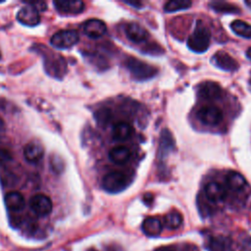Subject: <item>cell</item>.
I'll list each match as a JSON object with an SVG mask.
<instances>
[{
    "label": "cell",
    "mask_w": 251,
    "mask_h": 251,
    "mask_svg": "<svg viewBox=\"0 0 251 251\" xmlns=\"http://www.w3.org/2000/svg\"><path fill=\"white\" fill-rule=\"evenodd\" d=\"M226 183L231 190L236 192L242 191L247 184L244 176L236 172H230L226 176Z\"/></svg>",
    "instance_id": "20"
},
{
    "label": "cell",
    "mask_w": 251,
    "mask_h": 251,
    "mask_svg": "<svg viewBox=\"0 0 251 251\" xmlns=\"http://www.w3.org/2000/svg\"><path fill=\"white\" fill-rule=\"evenodd\" d=\"M141 227H142L143 232L146 235L156 236V235L161 233L162 228H163V225H162V223L159 219L149 217V218H146L143 221Z\"/></svg>",
    "instance_id": "19"
},
{
    "label": "cell",
    "mask_w": 251,
    "mask_h": 251,
    "mask_svg": "<svg viewBox=\"0 0 251 251\" xmlns=\"http://www.w3.org/2000/svg\"><path fill=\"white\" fill-rule=\"evenodd\" d=\"M246 54H247V57L251 60V47L247 50V53H246Z\"/></svg>",
    "instance_id": "32"
},
{
    "label": "cell",
    "mask_w": 251,
    "mask_h": 251,
    "mask_svg": "<svg viewBox=\"0 0 251 251\" xmlns=\"http://www.w3.org/2000/svg\"><path fill=\"white\" fill-rule=\"evenodd\" d=\"M128 184L127 176L122 172H112L104 176L102 179V187L110 192L117 193L124 190Z\"/></svg>",
    "instance_id": "3"
},
{
    "label": "cell",
    "mask_w": 251,
    "mask_h": 251,
    "mask_svg": "<svg viewBox=\"0 0 251 251\" xmlns=\"http://www.w3.org/2000/svg\"><path fill=\"white\" fill-rule=\"evenodd\" d=\"M29 207L31 211L39 216L44 217L51 213L53 205L51 199L45 194H35L29 200Z\"/></svg>",
    "instance_id": "6"
},
{
    "label": "cell",
    "mask_w": 251,
    "mask_h": 251,
    "mask_svg": "<svg viewBox=\"0 0 251 251\" xmlns=\"http://www.w3.org/2000/svg\"><path fill=\"white\" fill-rule=\"evenodd\" d=\"M125 66L130 72L132 76L139 80L151 78L157 74L156 68L133 57L126 58L125 61Z\"/></svg>",
    "instance_id": "2"
},
{
    "label": "cell",
    "mask_w": 251,
    "mask_h": 251,
    "mask_svg": "<svg viewBox=\"0 0 251 251\" xmlns=\"http://www.w3.org/2000/svg\"><path fill=\"white\" fill-rule=\"evenodd\" d=\"M210 40L211 32L209 28L203 24V22L197 21L193 32L187 39L188 48L196 53H203L208 49Z\"/></svg>",
    "instance_id": "1"
},
{
    "label": "cell",
    "mask_w": 251,
    "mask_h": 251,
    "mask_svg": "<svg viewBox=\"0 0 251 251\" xmlns=\"http://www.w3.org/2000/svg\"><path fill=\"white\" fill-rule=\"evenodd\" d=\"M125 32L128 40L134 43H141L144 42L148 37V31L139 24L136 23H129L126 25Z\"/></svg>",
    "instance_id": "12"
},
{
    "label": "cell",
    "mask_w": 251,
    "mask_h": 251,
    "mask_svg": "<svg viewBox=\"0 0 251 251\" xmlns=\"http://www.w3.org/2000/svg\"><path fill=\"white\" fill-rule=\"evenodd\" d=\"M204 192L206 197L212 202L223 201L226 196V190L223 184L217 181H210L205 185Z\"/></svg>",
    "instance_id": "14"
},
{
    "label": "cell",
    "mask_w": 251,
    "mask_h": 251,
    "mask_svg": "<svg viewBox=\"0 0 251 251\" xmlns=\"http://www.w3.org/2000/svg\"><path fill=\"white\" fill-rule=\"evenodd\" d=\"M17 19L23 25L28 26H34L40 23V16L38 10L29 4L22 7L19 10L17 14Z\"/></svg>",
    "instance_id": "8"
},
{
    "label": "cell",
    "mask_w": 251,
    "mask_h": 251,
    "mask_svg": "<svg viewBox=\"0 0 251 251\" xmlns=\"http://www.w3.org/2000/svg\"><path fill=\"white\" fill-rule=\"evenodd\" d=\"M53 4L55 9L64 15H76L84 10V3L80 0H57Z\"/></svg>",
    "instance_id": "9"
},
{
    "label": "cell",
    "mask_w": 251,
    "mask_h": 251,
    "mask_svg": "<svg viewBox=\"0 0 251 251\" xmlns=\"http://www.w3.org/2000/svg\"><path fill=\"white\" fill-rule=\"evenodd\" d=\"M90 251H95V250H90Z\"/></svg>",
    "instance_id": "35"
},
{
    "label": "cell",
    "mask_w": 251,
    "mask_h": 251,
    "mask_svg": "<svg viewBox=\"0 0 251 251\" xmlns=\"http://www.w3.org/2000/svg\"><path fill=\"white\" fill-rule=\"evenodd\" d=\"M126 3L128 4V5H134V6L137 7V8H140V6H141V2H131V1L126 2Z\"/></svg>",
    "instance_id": "31"
},
{
    "label": "cell",
    "mask_w": 251,
    "mask_h": 251,
    "mask_svg": "<svg viewBox=\"0 0 251 251\" xmlns=\"http://www.w3.org/2000/svg\"><path fill=\"white\" fill-rule=\"evenodd\" d=\"M5 130V123L4 121L2 120V118L0 117V134H2Z\"/></svg>",
    "instance_id": "30"
},
{
    "label": "cell",
    "mask_w": 251,
    "mask_h": 251,
    "mask_svg": "<svg viewBox=\"0 0 251 251\" xmlns=\"http://www.w3.org/2000/svg\"><path fill=\"white\" fill-rule=\"evenodd\" d=\"M196 115L199 121L206 126H217L223 121L222 111L215 106H203Z\"/></svg>",
    "instance_id": "7"
},
{
    "label": "cell",
    "mask_w": 251,
    "mask_h": 251,
    "mask_svg": "<svg viewBox=\"0 0 251 251\" xmlns=\"http://www.w3.org/2000/svg\"><path fill=\"white\" fill-rule=\"evenodd\" d=\"M210 6L215 11L222 12V13H237L238 12V9L235 6L228 3L213 2V3H210Z\"/></svg>",
    "instance_id": "26"
},
{
    "label": "cell",
    "mask_w": 251,
    "mask_h": 251,
    "mask_svg": "<svg viewBox=\"0 0 251 251\" xmlns=\"http://www.w3.org/2000/svg\"><path fill=\"white\" fill-rule=\"evenodd\" d=\"M6 207L12 212H20L25 208V202L22 193L18 191H10L4 197Z\"/></svg>",
    "instance_id": "15"
},
{
    "label": "cell",
    "mask_w": 251,
    "mask_h": 251,
    "mask_svg": "<svg viewBox=\"0 0 251 251\" xmlns=\"http://www.w3.org/2000/svg\"><path fill=\"white\" fill-rule=\"evenodd\" d=\"M174 147V141L171 135V132L168 131L167 129H164L161 134V139H160V151L161 153H168L169 149H172Z\"/></svg>",
    "instance_id": "25"
},
{
    "label": "cell",
    "mask_w": 251,
    "mask_h": 251,
    "mask_svg": "<svg viewBox=\"0 0 251 251\" xmlns=\"http://www.w3.org/2000/svg\"><path fill=\"white\" fill-rule=\"evenodd\" d=\"M109 110L108 109H100L98 112H97V120L99 122H101L102 124L104 123H107L110 119V116H109Z\"/></svg>",
    "instance_id": "27"
},
{
    "label": "cell",
    "mask_w": 251,
    "mask_h": 251,
    "mask_svg": "<svg viewBox=\"0 0 251 251\" xmlns=\"http://www.w3.org/2000/svg\"><path fill=\"white\" fill-rule=\"evenodd\" d=\"M44 155L43 146L37 141H30L24 147V157L29 163L39 162Z\"/></svg>",
    "instance_id": "13"
},
{
    "label": "cell",
    "mask_w": 251,
    "mask_h": 251,
    "mask_svg": "<svg viewBox=\"0 0 251 251\" xmlns=\"http://www.w3.org/2000/svg\"><path fill=\"white\" fill-rule=\"evenodd\" d=\"M230 27L235 34L244 38H251V25L248 23L235 20L230 24Z\"/></svg>",
    "instance_id": "22"
},
{
    "label": "cell",
    "mask_w": 251,
    "mask_h": 251,
    "mask_svg": "<svg viewBox=\"0 0 251 251\" xmlns=\"http://www.w3.org/2000/svg\"><path fill=\"white\" fill-rule=\"evenodd\" d=\"M130 158V151L126 146H116L109 152V159L118 165L126 163Z\"/></svg>",
    "instance_id": "17"
},
{
    "label": "cell",
    "mask_w": 251,
    "mask_h": 251,
    "mask_svg": "<svg viewBox=\"0 0 251 251\" xmlns=\"http://www.w3.org/2000/svg\"><path fill=\"white\" fill-rule=\"evenodd\" d=\"M245 4H246L247 6H249V8L251 9V1H246V2H245Z\"/></svg>",
    "instance_id": "33"
},
{
    "label": "cell",
    "mask_w": 251,
    "mask_h": 251,
    "mask_svg": "<svg viewBox=\"0 0 251 251\" xmlns=\"http://www.w3.org/2000/svg\"><path fill=\"white\" fill-rule=\"evenodd\" d=\"M0 58H1V53H0Z\"/></svg>",
    "instance_id": "34"
},
{
    "label": "cell",
    "mask_w": 251,
    "mask_h": 251,
    "mask_svg": "<svg viewBox=\"0 0 251 251\" xmlns=\"http://www.w3.org/2000/svg\"><path fill=\"white\" fill-rule=\"evenodd\" d=\"M50 56L48 54H45L44 57V66L46 72L53 76L56 77H62L67 72V64L65 59L60 56L59 54H54L49 52Z\"/></svg>",
    "instance_id": "5"
},
{
    "label": "cell",
    "mask_w": 251,
    "mask_h": 251,
    "mask_svg": "<svg viewBox=\"0 0 251 251\" xmlns=\"http://www.w3.org/2000/svg\"><path fill=\"white\" fill-rule=\"evenodd\" d=\"M107 26L105 23L99 19H89L83 24V32L90 38L96 39L106 33Z\"/></svg>",
    "instance_id": "10"
},
{
    "label": "cell",
    "mask_w": 251,
    "mask_h": 251,
    "mask_svg": "<svg viewBox=\"0 0 251 251\" xmlns=\"http://www.w3.org/2000/svg\"><path fill=\"white\" fill-rule=\"evenodd\" d=\"M155 251H176V250L173 246H162L160 248H157Z\"/></svg>",
    "instance_id": "29"
},
{
    "label": "cell",
    "mask_w": 251,
    "mask_h": 251,
    "mask_svg": "<svg viewBox=\"0 0 251 251\" xmlns=\"http://www.w3.org/2000/svg\"><path fill=\"white\" fill-rule=\"evenodd\" d=\"M181 224H182V216L177 211L170 212L165 217V225L167 227H169L171 229L178 228L181 226Z\"/></svg>",
    "instance_id": "23"
},
{
    "label": "cell",
    "mask_w": 251,
    "mask_h": 251,
    "mask_svg": "<svg viewBox=\"0 0 251 251\" xmlns=\"http://www.w3.org/2000/svg\"><path fill=\"white\" fill-rule=\"evenodd\" d=\"M191 2L187 0H174V1H169L165 4L164 10L165 12L172 13V12H176L179 10H184L188 9L191 6Z\"/></svg>",
    "instance_id": "24"
},
{
    "label": "cell",
    "mask_w": 251,
    "mask_h": 251,
    "mask_svg": "<svg viewBox=\"0 0 251 251\" xmlns=\"http://www.w3.org/2000/svg\"><path fill=\"white\" fill-rule=\"evenodd\" d=\"M133 133V127L126 122L117 123L112 130L113 138L117 141H124L131 136Z\"/></svg>",
    "instance_id": "16"
},
{
    "label": "cell",
    "mask_w": 251,
    "mask_h": 251,
    "mask_svg": "<svg viewBox=\"0 0 251 251\" xmlns=\"http://www.w3.org/2000/svg\"><path fill=\"white\" fill-rule=\"evenodd\" d=\"M199 95L205 99H214L220 96L221 87L213 81H205L199 85Z\"/></svg>",
    "instance_id": "18"
},
{
    "label": "cell",
    "mask_w": 251,
    "mask_h": 251,
    "mask_svg": "<svg viewBox=\"0 0 251 251\" xmlns=\"http://www.w3.org/2000/svg\"><path fill=\"white\" fill-rule=\"evenodd\" d=\"M208 248L210 251H229L230 240L221 235L211 237L208 241Z\"/></svg>",
    "instance_id": "21"
},
{
    "label": "cell",
    "mask_w": 251,
    "mask_h": 251,
    "mask_svg": "<svg viewBox=\"0 0 251 251\" xmlns=\"http://www.w3.org/2000/svg\"><path fill=\"white\" fill-rule=\"evenodd\" d=\"M12 153L5 148H0V163H7L12 160Z\"/></svg>",
    "instance_id": "28"
},
{
    "label": "cell",
    "mask_w": 251,
    "mask_h": 251,
    "mask_svg": "<svg viewBox=\"0 0 251 251\" xmlns=\"http://www.w3.org/2000/svg\"><path fill=\"white\" fill-rule=\"evenodd\" d=\"M79 40L78 32L75 29L59 30L51 36L50 43L59 49H67L75 45Z\"/></svg>",
    "instance_id": "4"
},
{
    "label": "cell",
    "mask_w": 251,
    "mask_h": 251,
    "mask_svg": "<svg viewBox=\"0 0 251 251\" xmlns=\"http://www.w3.org/2000/svg\"><path fill=\"white\" fill-rule=\"evenodd\" d=\"M212 63L217 66L218 68L224 70V71H227V72H231V71H236L238 69V63L226 52L224 51H219L217 53L214 54V56L212 57Z\"/></svg>",
    "instance_id": "11"
}]
</instances>
